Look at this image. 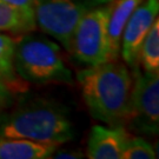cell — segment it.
I'll return each instance as SVG.
<instances>
[{"label": "cell", "instance_id": "obj_11", "mask_svg": "<svg viewBox=\"0 0 159 159\" xmlns=\"http://www.w3.org/2000/svg\"><path fill=\"white\" fill-rule=\"evenodd\" d=\"M16 43L17 39L11 34L0 33V80L14 93H23L27 90V83H25L16 72Z\"/></svg>", "mask_w": 159, "mask_h": 159}, {"label": "cell", "instance_id": "obj_10", "mask_svg": "<svg viewBox=\"0 0 159 159\" xmlns=\"http://www.w3.org/2000/svg\"><path fill=\"white\" fill-rule=\"evenodd\" d=\"M143 1L144 0H112L111 14L108 19V44L111 61L118 60L123 30L131 14Z\"/></svg>", "mask_w": 159, "mask_h": 159}, {"label": "cell", "instance_id": "obj_15", "mask_svg": "<svg viewBox=\"0 0 159 159\" xmlns=\"http://www.w3.org/2000/svg\"><path fill=\"white\" fill-rule=\"evenodd\" d=\"M16 102V93L0 80V113L11 108Z\"/></svg>", "mask_w": 159, "mask_h": 159}, {"label": "cell", "instance_id": "obj_8", "mask_svg": "<svg viewBox=\"0 0 159 159\" xmlns=\"http://www.w3.org/2000/svg\"><path fill=\"white\" fill-rule=\"evenodd\" d=\"M129 138L121 125H94L87 140L86 154L90 159H121Z\"/></svg>", "mask_w": 159, "mask_h": 159}, {"label": "cell", "instance_id": "obj_12", "mask_svg": "<svg viewBox=\"0 0 159 159\" xmlns=\"http://www.w3.org/2000/svg\"><path fill=\"white\" fill-rule=\"evenodd\" d=\"M35 30L37 24L32 10L0 1V33L23 35Z\"/></svg>", "mask_w": 159, "mask_h": 159}, {"label": "cell", "instance_id": "obj_6", "mask_svg": "<svg viewBox=\"0 0 159 159\" xmlns=\"http://www.w3.org/2000/svg\"><path fill=\"white\" fill-rule=\"evenodd\" d=\"M133 84L125 124L143 134H157L159 129V72L132 70Z\"/></svg>", "mask_w": 159, "mask_h": 159}, {"label": "cell", "instance_id": "obj_14", "mask_svg": "<svg viewBox=\"0 0 159 159\" xmlns=\"http://www.w3.org/2000/svg\"><path fill=\"white\" fill-rule=\"evenodd\" d=\"M157 153L153 146L142 137H130L121 159H154Z\"/></svg>", "mask_w": 159, "mask_h": 159}, {"label": "cell", "instance_id": "obj_4", "mask_svg": "<svg viewBox=\"0 0 159 159\" xmlns=\"http://www.w3.org/2000/svg\"><path fill=\"white\" fill-rule=\"evenodd\" d=\"M110 1L112 0H34L35 24L70 52L80 19L92 8Z\"/></svg>", "mask_w": 159, "mask_h": 159}, {"label": "cell", "instance_id": "obj_16", "mask_svg": "<svg viewBox=\"0 0 159 159\" xmlns=\"http://www.w3.org/2000/svg\"><path fill=\"white\" fill-rule=\"evenodd\" d=\"M51 158H61V159H78L83 158L81 151L77 150H60L58 151V148L54 151V153L52 154Z\"/></svg>", "mask_w": 159, "mask_h": 159}, {"label": "cell", "instance_id": "obj_1", "mask_svg": "<svg viewBox=\"0 0 159 159\" xmlns=\"http://www.w3.org/2000/svg\"><path fill=\"white\" fill-rule=\"evenodd\" d=\"M81 96L94 119L107 125L125 124L133 77L117 60L89 66L77 74Z\"/></svg>", "mask_w": 159, "mask_h": 159}, {"label": "cell", "instance_id": "obj_17", "mask_svg": "<svg viewBox=\"0 0 159 159\" xmlns=\"http://www.w3.org/2000/svg\"><path fill=\"white\" fill-rule=\"evenodd\" d=\"M0 1L10 4V5L17 6L20 8H26V10H32L33 11L34 0H0Z\"/></svg>", "mask_w": 159, "mask_h": 159}, {"label": "cell", "instance_id": "obj_3", "mask_svg": "<svg viewBox=\"0 0 159 159\" xmlns=\"http://www.w3.org/2000/svg\"><path fill=\"white\" fill-rule=\"evenodd\" d=\"M14 67L25 83L35 85L73 83L60 46L45 37L29 33L20 35L16 43Z\"/></svg>", "mask_w": 159, "mask_h": 159}, {"label": "cell", "instance_id": "obj_9", "mask_svg": "<svg viewBox=\"0 0 159 159\" xmlns=\"http://www.w3.org/2000/svg\"><path fill=\"white\" fill-rule=\"evenodd\" d=\"M59 145L43 144L21 138L0 137V159L51 158Z\"/></svg>", "mask_w": 159, "mask_h": 159}, {"label": "cell", "instance_id": "obj_13", "mask_svg": "<svg viewBox=\"0 0 159 159\" xmlns=\"http://www.w3.org/2000/svg\"><path fill=\"white\" fill-rule=\"evenodd\" d=\"M138 66L144 71L159 72V19L157 18L143 41L139 54Z\"/></svg>", "mask_w": 159, "mask_h": 159}, {"label": "cell", "instance_id": "obj_2", "mask_svg": "<svg viewBox=\"0 0 159 159\" xmlns=\"http://www.w3.org/2000/svg\"><path fill=\"white\" fill-rule=\"evenodd\" d=\"M0 137L61 145L74 138V127L64 106L44 98H29L0 113Z\"/></svg>", "mask_w": 159, "mask_h": 159}, {"label": "cell", "instance_id": "obj_7", "mask_svg": "<svg viewBox=\"0 0 159 159\" xmlns=\"http://www.w3.org/2000/svg\"><path fill=\"white\" fill-rule=\"evenodd\" d=\"M158 0H144L129 18L120 40V54L124 63L133 68L138 67V54L145 37L158 18Z\"/></svg>", "mask_w": 159, "mask_h": 159}, {"label": "cell", "instance_id": "obj_5", "mask_svg": "<svg viewBox=\"0 0 159 159\" xmlns=\"http://www.w3.org/2000/svg\"><path fill=\"white\" fill-rule=\"evenodd\" d=\"M112 1L89 11L78 23L70 53L86 66H96L110 60L108 19Z\"/></svg>", "mask_w": 159, "mask_h": 159}]
</instances>
